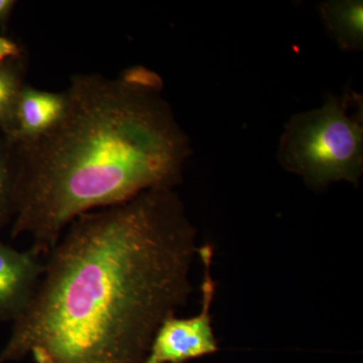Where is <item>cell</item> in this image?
I'll return each instance as SVG.
<instances>
[{
  "mask_svg": "<svg viewBox=\"0 0 363 363\" xmlns=\"http://www.w3.org/2000/svg\"><path fill=\"white\" fill-rule=\"evenodd\" d=\"M66 92H52L25 84L16 107L11 142L28 145L54 130L65 114Z\"/></svg>",
  "mask_w": 363,
  "mask_h": 363,
  "instance_id": "obj_6",
  "label": "cell"
},
{
  "mask_svg": "<svg viewBox=\"0 0 363 363\" xmlns=\"http://www.w3.org/2000/svg\"><path fill=\"white\" fill-rule=\"evenodd\" d=\"M16 4L13 0H0V26L6 25Z\"/></svg>",
  "mask_w": 363,
  "mask_h": 363,
  "instance_id": "obj_11",
  "label": "cell"
},
{
  "mask_svg": "<svg viewBox=\"0 0 363 363\" xmlns=\"http://www.w3.org/2000/svg\"><path fill=\"white\" fill-rule=\"evenodd\" d=\"M362 95H329L319 108L295 114L279 138L278 160L313 188L333 182L357 184L363 172Z\"/></svg>",
  "mask_w": 363,
  "mask_h": 363,
  "instance_id": "obj_3",
  "label": "cell"
},
{
  "mask_svg": "<svg viewBox=\"0 0 363 363\" xmlns=\"http://www.w3.org/2000/svg\"><path fill=\"white\" fill-rule=\"evenodd\" d=\"M318 11L329 37L342 51H362V0H326L318 4Z\"/></svg>",
  "mask_w": 363,
  "mask_h": 363,
  "instance_id": "obj_7",
  "label": "cell"
},
{
  "mask_svg": "<svg viewBox=\"0 0 363 363\" xmlns=\"http://www.w3.org/2000/svg\"><path fill=\"white\" fill-rule=\"evenodd\" d=\"M18 57H21L20 45L9 38L0 35V63Z\"/></svg>",
  "mask_w": 363,
  "mask_h": 363,
  "instance_id": "obj_10",
  "label": "cell"
},
{
  "mask_svg": "<svg viewBox=\"0 0 363 363\" xmlns=\"http://www.w3.org/2000/svg\"><path fill=\"white\" fill-rule=\"evenodd\" d=\"M21 57L0 63V133L11 140L14 130L16 107L26 83Z\"/></svg>",
  "mask_w": 363,
  "mask_h": 363,
  "instance_id": "obj_8",
  "label": "cell"
},
{
  "mask_svg": "<svg viewBox=\"0 0 363 363\" xmlns=\"http://www.w3.org/2000/svg\"><path fill=\"white\" fill-rule=\"evenodd\" d=\"M66 229L0 363H145L192 290L196 230L180 197L152 189Z\"/></svg>",
  "mask_w": 363,
  "mask_h": 363,
  "instance_id": "obj_1",
  "label": "cell"
},
{
  "mask_svg": "<svg viewBox=\"0 0 363 363\" xmlns=\"http://www.w3.org/2000/svg\"><path fill=\"white\" fill-rule=\"evenodd\" d=\"M18 175V147L0 133V230L13 220L16 215Z\"/></svg>",
  "mask_w": 363,
  "mask_h": 363,
  "instance_id": "obj_9",
  "label": "cell"
},
{
  "mask_svg": "<svg viewBox=\"0 0 363 363\" xmlns=\"http://www.w3.org/2000/svg\"><path fill=\"white\" fill-rule=\"evenodd\" d=\"M162 88L161 77L143 67L116 79L73 76L58 125L16 145L11 238L28 234L30 248L48 255L80 215L179 185L192 150Z\"/></svg>",
  "mask_w": 363,
  "mask_h": 363,
  "instance_id": "obj_2",
  "label": "cell"
},
{
  "mask_svg": "<svg viewBox=\"0 0 363 363\" xmlns=\"http://www.w3.org/2000/svg\"><path fill=\"white\" fill-rule=\"evenodd\" d=\"M45 262L35 250L18 252L0 240V321H16L28 309Z\"/></svg>",
  "mask_w": 363,
  "mask_h": 363,
  "instance_id": "obj_5",
  "label": "cell"
},
{
  "mask_svg": "<svg viewBox=\"0 0 363 363\" xmlns=\"http://www.w3.org/2000/svg\"><path fill=\"white\" fill-rule=\"evenodd\" d=\"M199 255L204 267L201 312L189 318H167L155 334L145 363H184L218 350L210 314L215 295L210 274L213 252L211 247H203Z\"/></svg>",
  "mask_w": 363,
  "mask_h": 363,
  "instance_id": "obj_4",
  "label": "cell"
}]
</instances>
